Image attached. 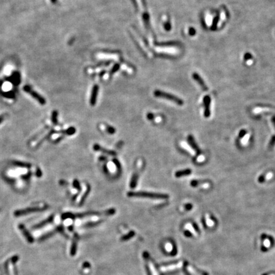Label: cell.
<instances>
[{
    "mask_svg": "<svg viewBox=\"0 0 275 275\" xmlns=\"http://www.w3.org/2000/svg\"><path fill=\"white\" fill-rule=\"evenodd\" d=\"M50 1H51L52 3L55 4V3H57V0H50Z\"/></svg>",
    "mask_w": 275,
    "mask_h": 275,
    "instance_id": "49",
    "label": "cell"
},
{
    "mask_svg": "<svg viewBox=\"0 0 275 275\" xmlns=\"http://www.w3.org/2000/svg\"><path fill=\"white\" fill-rule=\"evenodd\" d=\"M192 78H193V79L197 82V83H198L201 86V88L203 89V90H208V88L207 85H206L204 81L203 80L202 78H201V76L198 74V73H194L193 74H192Z\"/></svg>",
    "mask_w": 275,
    "mask_h": 275,
    "instance_id": "8",
    "label": "cell"
},
{
    "mask_svg": "<svg viewBox=\"0 0 275 275\" xmlns=\"http://www.w3.org/2000/svg\"><path fill=\"white\" fill-rule=\"evenodd\" d=\"M135 232L134 231H131V232H129V233H128L127 235L122 237L121 238V240L122 241H126V240H129V239H131V238L135 236Z\"/></svg>",
    "mask_w": 275,
    "mask_h": 275,
    "instance_id": "23",
    "label": "cell"
},
{
    "mask_svg": "<svg viewBox=\"0 0 275 275\" xmlns=\"http://www.w3.org/2000/svg\"><path fill=\"white\" fill-rule=\"evenodd\" d=\"M164 28H165V29H166V31H169V30L171 29V26L170 22H169V21L166 22L164 24Z\"/></svg>",
    "mask_w": 275,
    "mask_h": 275,
    "instance_id": "31",
    "label": "cell"
},
{
    "mask_svg": "<svg viewBox=\"0 0 275 275\" xmlns=\"http://www.w3.org/2000/svg\"><path fill=\"white\" fill-rule=\"evenodd\" d=\"M275 146V135H273L271 138V140L269 141V143L268 145V148L269 150H272L274 146Z\"/></svg>",
    "mask_w": 275,
    "mask_h": 275,
    "instance_id": "25",
    "label": "cell"
},
{
    "mask_svg": "<svg viewBox=\"0 0 275 275\" xmlns=\"http://www.w3.org/2000/svg\"><path fill=\"white\" fill-rule=\"evenodd\" d=\"M189 268L192 269H193L194 270V271L198 273L199 274V275H209V274L206 272V271H203V270H201L200 269H198V268H197L196 267L194 266V265H189Z\"/></svg>",
    "mask_w": 275,
    "mask_h": 275,
    "instance_id": "19",
    "label": "cell"
},
{
    "mask_svg": "<svg viewBox=\"0 0 275 275\" xmlns=\"http://www.w3.org/2000/svg\"><path fill=\"white\" fill-rule=\"evenodd\" d=\"M11 81L15 84H19L20 82V76L18 73H15V75H13L11 77Z\"/></svg>",
    "mask_w": 275,
    "mask_h": 275,
    "instance_id": "18",
    "label": "cell"
},
{
    "mask_svg": "<svg viewBox=\"0 0 275 275\" xmlns=\"http://www.w3.org/2000/svg\"><path fill=\"white\" fill-rule=\"evenodd\" d=\"M146 118H147L149 120H152V119L154 118V115L152 113H149L146 115Z\"/></svg>",
    "mask_w": 275,
    "mask_h": 275,
    "instance_id": "40",
    "label": "cell"
},
{
    "mask_svg": "<svg viewBox=\"0 0 275 275\" xmlns=\"http://www.w3.org/2000/svg\"><path fill=\"white\" fill-rule=\"evenodd\" d=\"M165 248H166V250L169 251V252H171V251H173L174 250H173V245L171 244V243H167L166 245V246H165ZM176 250V249H175Z\"/></svg>",
    "mask_w": 275,
    "mask_h": 275,
    "instance_id": "29",
    "label": "cell"
},
{
    "mask_svg": "<svg viewBox=\"0 0 275 275\" xmlns=\"http://www.w3.org/2000/svg\"><path fill=\"white\" fill-rule=\"evenodd\" d=\"M98 90H99V87L98 85H95L93 87V89L92 90V93L90 98V104L92 106H94L96 103V100H97V97L98 94Z\"/></svg>",
    "mask_w": 275,
    "mask_h": 275,
    "instance_id": "9",
    "label": "cell"
},
{
    "mask_svg": "<svg viewBox=\"0 0 275 275\" xmlns=\"http://www.w3.org/2000/svg\"><path fill=\"white\" fill-rule=\"evenodd\" d=\"M154 95L155 96H156V97L157 98H164V99H166L169 101H173V103H176L178 105H180V106L183 104V101L180 98H178L176 97V96H174L173 94L165 93V92L157 90L154 92Z\"/></svg>",
    "mask_w": 275,
    "mask_h": 275,
    "instance_id": "3",
    "label": "cell"
},
{
    "mask_svg": "<svg viewBox=\"0 0 275 275\" xmlns=\"http://www.w3.org/2000/svg\"><path fill=\"white\" fill-rule=\"evenodd\" d=\"M4 119V115H1V116H0V124H1L3 120Z\"/></svg>",
    "mask_w": 275,
    "mask_h": 275,
    "instance_id": "48",
    "label": "cell"
},
{
    "mask_svg": "<svg viewBox=\"0 0 275 275\" xmlns=\"http://www.w3.org/2000/svg\"><path fill=\"white\" fill-rule=\"evenodd\" d=\"M150 261V263H149V267L150 268V271L151 273H152L153 275H159L158 273H157V270L156 269H155V266H154V263L152 262V260H149Z\"/></svg>",
    "mask_w": 275,
    "mask_h": 275,
    "instance_id": "24",
    "label": "cell"
},
{
    "mask_svg": "<svg viewBox=\"0 0 275 275\" xmlns=\"http://www.w3.org/2000/svg\"><path fill=\"white\" fill-rule=\"evenodd\" d=\"M106 129H107V131L108 132V133L111 134V135L115 134V131H116L115 129L113 127L110 126H106Z\"/></svg>",
    "mask_w": 275,
    "mask_h": 275,
    "instance_id": "27",
    "label": "cell"
},
{
    "mask_svg": "<svg viewBox=\"0 0 275 275\" xmlns=\"http://www.w3.org/2000/svg\"><path fill=\"white\" fill-rule=\"evenodd\" d=\"M99 159H100V160H105V159H106V158H105L104 157H99Z\"/></svg>",
    "mask_w": 275,
    "mask_h": 275,
    "instance_id": "50",
    "label": "cell"
},
{
    "mask_svg": "<svg viewBox=\"0 0 275 275\" xmlns=\"http://www.w3.org/2000/svg\"><path fill=\"white\" fill-rule=\"evenodd\" d=\"M76 238H74L73 240V243L71 245V255L74 256L76 254V248H77V242H76Z\"/></svg>",
    "mask_w": 275,
    "mask_h": 275,
    "instance_id": "17",
    "label": "cell"
},
{
    "mask_svg": "<svg viewBox=\"0 0 275 275\" xmlns=\"http://www.w3.org/2000/svg\"><path fill=\"white\" fill-rule=\"evenodd\" d=\"M272 176H273L272 173H268V174L267 176H266V177H267L268 179H269V178H271L272 177Z\"/></svg>",
    "mask_w": 275,
    "mask_h": 275,
    "instance_id": "47",
    "label": "cell"
},
{
    "mask_svg": "<svg viewBox=\"0 0 275 275\" xmlns=\"http://www.w3.org/2000/svg\"><path fill=\"white\" fill-rule=\"evenodd\" d=\"M75 132H76V129L74 127H70V128H68V129L61 131V132H62V133H65L68 135H74L75 133Z\"/></svg>",
    "mask_w": 275,
    "mask_h": 275,
    "instance_id": "21",
    "label": "cell"
},
{
    "mask_svg": "<svg viewBox=\"0 0 275 275\" xmlns=\"http://www.w3.org/2000/svg\"><path fill=\"white\" fill-rule=\"evenodd\" d=\"M274 274V272H271V271L270 272V271H269V272H267V273H263L262 275H271V274Z\"/></svg>",
    "mask_w": 275,
    "mask_h": 275,
    "instance_id": "46",
    "label": "cell"
},
{
    "mask_svg": "<svg viewBox=\"0 0 275 275\" xmlns=\"http://www.w3.org/2000/svg\"><path fill=\"white\" fill-rule=\"evenodd\" d=\"M138 173H135L132 176L131 180L130 181V187L131 189H135V188L136 187L138 181Z\"/></svg>",
    "mask_w": 275,
    "mask_h": 275,
    "instance_id": "15",
    "label": "cell"
},
{
    "mask_svg": "<svg viewBox=\"0 0 275 275\" xmlns=\"http://www.w3.org/2000/svg\"><path fill=\"white\" fill-rule=\"evenodd\" d=\"M116 212L115 208H110L107 210L103 211V212H88L81 213H76L72 215V218H82L89 216H110L113 215Z\"/></svg>",
    "mask_w": 275,
    "mask_h": 275,
    "instance_id": "2",
    "label": "cell"
},
{
    "mask_svg": "<svg viewBox=\"0 0 275 275\" xmlns=\"http://www.w3.org/2000/svg\"><path fill=\"white\" fill-rule=\"evenodd\" d=\"M23 89L26 92V93H28L29 95H31L32 97H33L35 99H36L37 101L42 105H44L46 104V100L45 98L43 97V96H41L40 94H38L37 92H36L33 89H32L30 86L29 85H25L24 88H23Z\"/></svg>",
    "mask_w": 275,
    "mask_h": 275,
    "instance_id": "4",
    "label": "cell"
},
{
    "mask_svg": "<svg viewBox=\"0 0 275 275\" xmlns=\"http://www.w3.org/2000/svg\"><path fill=\"white\" fill-rule=\"evenodd\" d=\"M246 133H247V131L245 129H242L240 131V133H239V137L240 138H244L246 135Z\"/></svg>",
    "mask_w": 275,
    "mask_h": 275,
    "instance_id": "32",
    "label": "cell"
},
{
    "mask_svg": "<svg viewBox=\"0 0 275 275\" xmlns=\"http://www.w3.org/2000/svg\"><path fill=\"white\" fill-rule=\"evenodd\" d=\"M47 208V206H44V207H31L26 208L25 210H17L14 212V215L15 217H20L23 216V215H26L29 214L30 213H33L36 212H40V211L44 210Z\"/></svg>",
    "mask_w": 275,
    "mask_h": 275,
    "instance_id": "5",
    "label": "cell"
},
{
    "mask_svg": "<svg viewBox=\"0 0 275 275\" xmlns=\"http://www.w3.org/2000/svg\"><path fill=\"white\" fill-rule=\"evenodd\" d=\"M119 66H120V65H119L118 64H117V65H115V66H114V67H113V68L112 69V73H114V72H115V71H116L118 70V69L119 68Z\"/></svg>",
    "mask_w": 275,
    "mask_h": 275,
    "instance_id": "42",
    "label": "cell"
},
{
    "mask_svg": "<svg viewBox=\"0 0 275 275\" xmlns=\"http://www.w3.org/2000/svg\"><path fill=\"white\" fill-rule=\"evenodd\" d=\"M127 196L129 198H144L153 199H167L169 198V195L162 193H156L146 191H131L127 193Z\"/></svg>",
    "mask_w": 275,
    "mask_h": 275,
    "instance_id": "1",
    "label": "cell"
},
{
    "mask_svg": "<svg viewBox=\"0 0 275 275\" xmlns=\"http://www.w3.org/2000/svg\"><path fill=\"white\" fill-rule=\"evenodd\" d=\"M191 173H192L191 169H183V170H180V171H176L175 173V176L176 178H180V177H182V176L190 175Z\"/></svg>",
    "mask_w": 275,
    "mask_h": 275,
    "instance_id": "14",
    "label": "cell"
},
{
    "mask_svg": "<svg viewBox=\"0 0 275 275\" xmlns=\"http://www.w3.org/2000/svg\"><path fill=\"white\" fill-rule=\"evenodd\" d=\"M265 175H260V176H259L258 182L260 183H263L265 182Z\"/></svg>",
    "mask_w": 275,
    "mask_h": 275,
    "instance_id": "35",
    "label": "cell"
},
{
    "mask_svg": "<svg viewBox=\"0 0 275 275\" xmlns=\"http://www.w3.org/2000/svg\"><path fill=\"white\" fill-rule=\"evenodd\" d=\"M90 190V186H89V185H86V189H85V192H84V194L82 195V197H81L80 201V204H82V203H83L84 202L85 200V199H86V198H87V197H88V194H89V193Z\"/></svg>",
    "mask_w": 275,
    "mask_h": 275,
    "instance_id": "16",
    "label": "cell"
},
{
    "mask_svg": "<svg viewBox=\"0 0 275 275\" xmlns=\"http://www.w3.org/2000/svg\"><path fill=\"white\" fill-rule=\"evenodd\" d=\"M266 240L269 241V242L270 243V245H271V246L273 247L275 245V240L274 239V238L272 236H269V235H267V238H266Z\"/></svg>",
    "mask_w": 275,
    "mask_h": 275,
    "instance_id": "26",
    "label": "cell"
},
{
    "mask_svg": "<svg viewBox=\"0 0 275 275\" xmlns=\"http://www.w3.org/2000/svg\"><path fill=\"white\" fill-rule=\"evenodd\" d=\"M53 221H54V215H52V216H50L49 218H47V219H45V221L40 222L38 224H36V225H35L33 227V229H40L41 227H43L47 225L48 224L51 223Z\"/></svg>",
    "mask_w": 275,
    "mask_h": 275,
    "instance_id": "12",
    "label": "cell"
},
{
    "mask_svg": "<svg viewBox=\"0 0 275 275\" xmlns=\"http://www.w3.org/2000/svg\"><path fill=\"white\" fill-rule=\"evenodd\" d=\"M184 208L185 210L190 211L192 209V208H193V206H192V204L190 203H187L184 206Z\"/></svg>",
    "mask_w": 275,
    "mask_h": 275,
    "instance_id": "34",
    "label": "cell"
},
{
    "mask_svg": "<svg viewBox=\"0 0 275 275\" xmlns=\"http://www.w3.org/2000/svg\"><path fill=\"white\" fill-rule=\"evenodd\" d=\"M202 222H203V225L204 227H206V225H207V224H206V220L204 218H203L202 220Z\"/></svg>",
    "mask_w": 275,
    "mask_h": 275,
    "instance_id": "45",
    "label": "cell"
},
{
    "mask_svg": "<svg viewBox=\"0 0 275 275\" xmlns=\"http://www.w3.org/2000/svg\"><path fill=\"white\" fill-rule=\"evenodd\" d=\"M199 184V182L198 181V180H192V181H191V182H190V185H191V186H192V187H197Z\"/></svg>",
    "mask_w": 275,
    "mask_h": 275,
    "instance_id": "37",
    "label": "cell"
},
{
    "mask_svg": "<svg viewBox=\"0 0 275 275\" xmlns=\"http://www.w3.org/2000/svg\"><path fill=\"white\" fill-rule=\"evenodd\" d=\"M219 18L220 17H219L218 15H217V16H215L214 17L212 26H211V29H212V30L215 31V30L217 29V24H218V21H219Z\"/></svg>",
    "mask_w": 275,
    "mask_h": 275,
    "instance_id": "20",
    "label": "cell"
},
{
    "mask_svg": "<svg viewBox=\"0 0 275 275\" xmlns=\"http://www.w3.org/2000/svg\"><path fill=\"white\" fill-rule=\"evenodd\" d=\"M203 103L204 105V115L206 118H208L211 115L210 104H211V98L210 96H206L203 99Z\"/></svg>",
    "mask_w": 275,
    "mask_h": 275,
    "instance_id": "6",
    "label": "cell"
},
{
    "mask_svg": "<svg viewBox=\"0 0 275 275\" xmlns=\"http://www.w3.org/2000/svg\"><path fill=\"white\" fill-rule=\"evenodd\" d=\"M189 33L190 36H194L196 33V31L193 27H190L189 31Z\"/></svg>",
    "mask_w": 275,
    "mask_h": 275,
    "instance_id": "39",
    "label": "cell"
},
{
    "mask_svg": "<svg viewBox=\"0 0 275 275\" xmlns=\"http://www.w3.org/2000/svg\"><path fill=\"white\" fill-rule=\"evenodd\" d=\"M113 161L114 162V164H115V166H117V168H118V169H121V164L120 162H119L118 160L116 159H113Z\"/></svg>",
    "mask_w": 275,
    "mask_h": 275,
    "instance_id": "33",
    "label": "cell"
},
{
    "mask_svg": "<svg viewBox=\"0 0 275 275\" xmlns=\"http://www.w3.org/2000/svg\"><path fill=\"white\" fill-rule=\"evenodd\" d=\"M182 264H183V262H180L179 263H177V264H172L171 265H169V266H166V267H164V268H162V271H173V270H175L178 268H180L182 266Z\"/></svg>",
    "mask_w": 275,
    "mask_h": 275,
    "instance_id": "13",
    "label": "cell"
},
{
    "mask_svg": "<svg viewBox=\"0 0 275 275\" xmlns=\"http://www.w3.org/2000/svg\"><path fill=\"white\" fill-rule=\"evenodd\" d=\"M251 58H252V56H251V54L250 53H246L244 55V59L246 61H248L249 60V59H251Z\"/></svg>",
    "mask_w": 275,
    "mask_h": 275,
    "instance_id": "36",
    "label": "cell"
},
{
    "mask_svg": "<svg viewBox=\"0 0 275 275\" xmlns=\"http://www.w3.org/2000/svg\"><path fill=\"white\" fill-rule=\"evenodd\" d=\"M260 250L262 252H267L269 251V249L264 245L263 242H262V245L260 246Z\"/></svg>",
    "mask_w": 275,
    "mask_h": 275,
    "instance_id": "30",
    "label": "cell"
},
{
    "mask_svg": "<svg viewBox=\"0 0 275 275\" xmlns=\"http://www.w3.org/2000/svg\"><path fill=\"white\" fill-rule=\"evenodd\" d=\"M19 228L20 229V231H21V232H22L23 235H24V236L26 238V239L27 240V241H28L29 243H31L34 241L33 238L32 237V236L30 235L29 231L27 230V229L25 227L24 225H23V224H19Z\"/></svg>",
    "mask_w": 275,
    "mask_h": 275,
    "instance_id": "10",
    "label": "cell"
},
{
    "mask_svg": "<svg viewBox=\"0 0 275 275\" xmlns=\"http://www.w3.org/2000/svg\"><path fill=\"white\" fill-rule=\"evenodd\" d=\"M271 121H272V123H273V124L275 128V115H273L271 118Z\"/></svg>",
    "mask_w": 275,
    "mask_h": 275,
    "instance_id": "44",
    "label": "cell"
},
{
    "mask_svg": "<svg viewBox=\"0 0 275 275\" xmlns=\"http://www.w3.org/2000/svg\"><path fill=\"white\" fill-rule=\"evenodd\" d=\"M192 227H193V228H194V231H195L196 232L200 233L199 228L198 226L197 225V224H196V223H193V224H192Z\"/></svg>",
    "mask_w": 275,
    "mask_h": 275,
    "instance_id": "38",
    "label": "cell"
},
{
    "mask_svg": "<svg viewBox=\"0 0 275 275\" xmlns=\"http://www.w3.org/2000/svg\"><path fill=\"white\" fill-rule=\"evenodd\" d=\"M73 186H74V187H75V188H76V189H78V190H81V187H80V184L79 182L77 180H75L74 181H73Z\"/></svg>",
    "mask_w": 275,
    "mask_h": 275,
    "instance_id": "28",
    "label": "cell"
},
{
    "mask_svg": "<svg viewBox=\"0 0 275 275\" xmlns=\"http://www.w3.org/2000/svg\"><path fill=\"white\" fill-rule=\"evenodd\" d=\"M187 140H188V142H189V144L192 147V149H193L195 150V152L197 153V154L199 155L201 154V150L199 148V146H198V145L196 144L193 136L189 135V136H188Z\"/></svg>",
    "mask_w": 275,
    "mask_h": 275,
    "instance_id": "11",
    "label": "cell"
},
{
    "mask_svg": "<svg viewBox=\"0 0 275 275\" xmlns=\"http://www.w3.org/2000/svg\"><path fill=\"white\" fill-rule=\"evenodd\" d=\"M249 135H246V136H245V137H244V138L243 139V140H242V142H243V143H246V141H248V140H249Z\"/></svg>",
    "mask_w": 275,
    "mask_h": 275,
    "instance_id": "43",
    "label": "cell"
},
{
    "mask_svg": "<svg viewBox=\"0 0 275 275\" xmlns=\"http://www.w3.org/2000/svg\"><path fill=\"white\" fill-rule=\"evenodd\" d=\"M184 235H185V236H187V237H192V232H191L190 231H188V230H187V231H185L184 232Z\"/></svg>",
    "mask_w": 275,
    "mask_h": 275,
    "instance_id": "41",
    "label": "cell"
},
{
    "mask_svg": "<svg viewBox=\"0 0 275 275\" xmlns=\"http://www.w3.org/2000/svg\"><path fill=\"white\" fill-rule=\"evenodd\" d=\"M57 116H58V112L56 110L53 111L52 113V117H51V120L52 123L54 125H57Z\"/></svg>",
    "mask_w": 275,
    "mask_h": 275,
    "instance_id": "22",
    "label": "cell"
},
{
    "mask_svg": "<svg viewBox=\"0 0 275 275\" xmlns=\"http://www.w3.org/2000/svg\"><path fill=\"white\" fill-rule=\"evenodd\" d=\"M93 149L95 151L101 152H102L103 154H107V155H111V156H115V155H117V153L115 152V151L112 150H108V149H104V148L102 147V146H101L98 144H95L93 146Z\"/></svg>",
    "mask_w": 275,
    "mask_h": 275,
    "instance_id": "7",
    "label": "cell"
}]
</instances>
